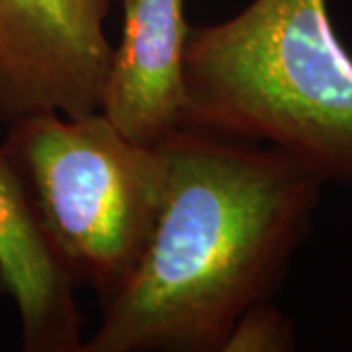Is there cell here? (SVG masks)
<instances>
[{"label": "cell", "mask_w": 352, "mask_h": 352, "mask_svg": "<svg viewBox=\"0 0 352 352\" xmlns=\"http://www.w3.org/2000/svg\"><path fill=\"white\" fill-rule=\"evenodd\" d=\"M184 80L188 126L266 141L352 186V57L327 0H252L192 28Z\"/></svg>", "instance_id": "obj_2"}, {"label": "cell", "mask_w": 352, "mask_h": 352, "mask_svg": "<svg viewBox=\"0 0 352 352\" xmlns=\"http://www.w3.org/2000/svg\"><path fill=\"white\" fill-rule=\"evenodd\" d=\"M159 147L166 182L151 237L82 352H223L241 315L278 288L325 184L278 147L201 127Z\"/></svg>", "instance_id": "obj_1"}, {"label": "cell", "mask_w": 352, "mask_h": 352, "mask_svg": "<svg viewBox=\"0 0 352 352\" xmlns=\"http://www.w3.org/2000/svg\"><path fill=\"white\" fill-rule=\"evenodd\" d=\"M296 349V333L286 315L268 302L249 307L229 333L223 352H284Z\"/></svg>", "instance_id": "obj_7"}, {"label": "cell", "mask_w": 352, "mask_h": 352, "mask_svg": "<svg viewBox=\"0 0 352 352\" xmlns=\"http://www.w3.org/2000/svg\"><path fill=\"white\" fill-rule=\"evenodd\" d=\"M113 0H0V124L98 112Z\"/></svg>", "instance_id": "obj_4"}, {"label": "cell", "mask_w": 352, "mask_h": 352, "mask_svg": "<svg viewBox=\"0 0 352 352\" xmlns=\"http://www.w3.org/2000/svg\"><path fill=\"white\" fill-rule=\"evenodd\" d=\"M6 129L2 147L53 251L104 305L151 237L166 182L161 147L131 141L100 112L32 113Z\"/></svg>", "instance_id": "obj_3"}, {"label": "cell", "mask_w": 352, "mask_h": 352, "mask_svg": "<svg viewBox=\"0 0 352 352\" xmlns=\"http://www.w3.org/2000/svg\"><path fill=\"white\" fill-rule=\"evenodd\" d=\"M184 2L122 0L124 32L112 51L98 112L143 145H159L188 127L184 57L192 28Z\"/></svg>", "instance_id": "obj_5"}, {"label": "cell", "mask_w": 352, "mask_h": 352, "mask_svg": "<svg viewBox=\"0 0 352 352\" xmlns=\"http://www.w3.org/2000/svg\"><path fill=\"white\" fill-rule=\"evenodd\" d=\"M75 288L0 143V292L18 309L25 352H82Z\"/></svg>", "instance_id": "obj_6"}]
</instances>
